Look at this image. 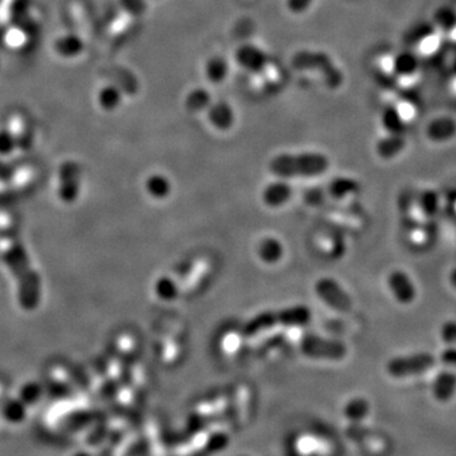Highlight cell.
I'll use <instances>...</instances> for the list:
<instances>
[{
  "mask_svg": "<svg viewBox=\"0 0 456 456\" xmlns=\"http://www.w3.org/2000/svg\"><path fill=\"white\" fill-rule=\"evenodd\" d=\"M432 396L440 403H446L454 398L456 393V373L451 369L442 370L432 382Z\"/></svg>",
  "mask_w": 456,
  "mask_h": 456,
  "instance_id": "9c48e42d",
  "label": "cell"
},
{
  "mask_svg": "<svg viewBox=\"0 0 456 456\" xmlns=\"http://www.w3.org/2000/svg\"><path fill=\"white\" fill-rule=\"evenodd\" d=\"M422 211H424L426 218L431 217L435 213L437 212V207H439V198L435 193H424L422 199L418 202Z\"/></svg>",
  "mask_w": 456,
  "mask_h": 456,
  "instance_id": "7402d4cb",
  "label": "cell"
},
{
  "mask_svg": "<svg viewBox=\"0 0 456 456\" xmlns=\"http://www.w3.org/2000/svg\"><path fill=\"white\" fill-rule=\"evenodd\" d=\"M292 189L282 181L273 183L266 187L264 190V202L270 205V207H280L290 198Z\"/></svg>",
  "mask_w": 456,
  "mask_h": 456,
  "instance_id": "7c38bea8",
  "label": "cell"
},
{
  "mask_svg": "<svg viewBox=\"0 0 456 456\" xmlns=\"http://www.w3.org/2000/svg\"><path fill=\"white\" fill-rule=\"evenodd\" d=\"M388 286L393 297L400 304H411L417 297L415 284L407 273L402 270L391 271L388 277Z\"/></svg>",
  "mask_w": 456,
  "mask_h": 456,
  "instance_id": "52a82bcc",
  "label": "cell"
},
{
  "mask_svg": "<svg viewBox=\"0 0 456 456\" xmlns=\"http://www.w3.org/2000/svg\"><path fill=\"white\" fill-rule=\"evenodd\" d=\"M148 193L155 198H165L170 193V183L163 175H152L146 183Z\"/></svg>",
  "mask_w": 456,
  "mask_h": 456,
  "instance_id": "ac0fdd59",
  "label": "cell"
},
{
  "mask_svg": "<svg viewBox=\"0 0 456 456\" xmlns=\"http://www.w3.org/2000/svg\"><path fill=\"white\" fill-rule=\"evenodd\" d=\"M331 196L341 199L345 196L356 194L358 193V184L355 181L349 179H337L332 181L330 187Z\"/></svg>",
  "mask_w": 456,
  "mask_h": 456,
  "instance_id": "ffe728a7",
  "label": "cell"
},
{
  "mask_svg": "<svg viewBox=\"0 0 456 456\" xmlns=\"http://www.w3.org/2000/svg\"><path fill=\"white\" fill-rule=\"evenodd\" d=\"M310 317L312 313L306 306H295L279 312H266L253 318L244 326V332L247 336H253L277 326V323H282L283 326H304L310 322Z\"/></svg>",
  "mask_w": 456,
  "mask_h": 456,
  "instance_id": "7a4b0ae2",
  "label": "cell"
},
{
  "mask_svg": "<svg viewBox=\"0 0 456 456\" xmlns=\"http://www.w3.org/2000/svg\"><path fill=\"white\" fill-rule=\"evenodd\" d=\"M73 456H93L90 455L89 453H87V451H78V453H75Z\"/></svg>",
  "mask_w": 456,
  "mask_h": 456,
  "instance_id": "1f68e13d",
  "label": "cell"
},
{
  "mask_svg": "<svg viewBox=\"0 0 456 456\" xmlns=\"http://www.w3.org/2000/svg\"><path fill=\"white\" fill-rule=\"evenodd\" d=\"M301 351L304 355L325 360H342L347 354L346 345L337 340H330L318 334H307L301 340Z\"/></svg>",
  "mask_w": 456,
  "mask_h": 456,
  "instance_id": "277c9868",
  "label": "cell"
},
{
  "mask_svg": "<svg viewBox=\"0 0 456 456\" xmlns=\"http://www.w3.org/2000/svg\"><path fill=\"white\" fill-rule=\"evenodd\" d=\"M211 102H212V99H211V94L208 93V90L196 88L187 94L185 106L190 112L198 113V112H202L204 109L209 108Z\"/></svg>",
  "mask_w": 456,
  "mask_h": 456,
  "instance_id": "9a60e30c",
  "label": "cell"
},
{
  "mask_svg": "<svg viewBox=\"0 0 456 456\" xmlns=\"http://www.w3.org/2000/svg\"><path fill=\"white\" fill-rule=\"evenodd\" d=\"M0 3H1V0H0Z\"/></svg>",
  "mask_w": 456,
  "mask_h": 456,
  "instance_id": "d6a6232c",
  "label": "cell"
},
{
  "mask_svg": "<svg viewBox=\"0 0 456 456\" xmlns=\"http://www.w3.org/2000/svg\"><path fill=\"white\" fill-rule=\"evenodd\" d=\"M28 0H14L13 5H12V18L13 21H16L18 23H21L27 14V9H28Z\"/></svg>",
  "mask_w": 456,
  "mask_h": 456,
  "instance_id": "cb8c5ba5",
  "label": "cell"
},
{
  "mask_svg": "<svg viewBox=\"0 0 456 456\" xmlns=\"http://www.w3.org/2000/svg\"><path fill=\"white\" fill-rule=\"evenodd\" d=\"M288 8L293 13H303L306 9L308 8L310 4V0H286Z\"/></svg>",
  "mask_w": 456,
  "mask_h": 456,
  "instance_id": "f1b7e54d",
  "label": "cell"
},
{
  "mask_svg": "<svg viewBox=\"0 0 456 456\" xmlns=\"http://www.w3.org/2000/svg\"><path fill=\"white\" fill-rule=\"evenodd\" d=\"M4 418L12 424H19L25 418V403L22 400H10L3 408Z\"/></svg>",
  "mask_w": 456,
  "mask_h": 456,
  "instance_id": "d6986e66",
  "label": "cell"
},
{
  "mask_svg": "<svg viewBox=\"0 0 456 456\" xmlns=\"http://www.w3.org/2000/svg\"><path fill=\"white\" fill-rule=\"evenodd\" d=\"M259 255L265 262H277L283 256V246L275 238H266L261 242Z\"/></svg>",
  "mask_w": 456,
  "mask_h": 456,
  "instance_id": "e0dca14e",
  "label": "cell"
},
{
  "mask_svg": "<svg viewBox=\"0 0 456 456\" xmlns=\"http://www.w3.org/2000/svg\"><path fill=\"white\" fill-rule=\"evenodd\" d=\"M316 293L330 308L337 312H349L352 307L349 294L331 277H322L318 280L316 283Z\"/></svg>",
  "mask_w": 456,
  "mask_h": 456,
  "instance_id": "5b68a950",
  "label": "cell"
},
{
  "mask_svg": "<svg viewBox=\"0 0 456 456\" xmlns=\"http://www.w3.org/2000/svg\"><path fill=\"white\" fill-rule=\"evenodd\" d=\"M54 47L58 56L64 57V58H73L82 54V49H84V41L78 34L69 33V34L57 38Z\"/></svg>",
  "mask_w": 456,
  "mask_h": 456,
  "instance_id": "8fae6325",
  "label": "cell"
},
{
  "mask_svg": "<svg viewBox=\"0 0 456 456\" xmlns=\"http://www.w3.org/2000/svg\"><path fill=\"white\" fill-rule=\"evenodd\" d=\"M450 282H451V284L454 285V288H456V268L450 274Z\"/></svg>",
  "mask_w": 456,
  "mask_h": 456,
  "instance_id": "4dcf8cb0",
  "label": "cell"
},
{
  "mask_svg": "<svg viewBox=\"0 0 456 456\" xmlns=\"http://www.w3.org/2000/svg\"><path fill=\"white\" fill-rule=\"evenodd\" d=\"M409 236H411V240H412L415 244H421L427 240V231H426L424 227H421V226H415V227L411 231Z\"/></svg>",
  "mask_w": 456,
  "mask_h": 456,
  "instance_id": "f546056e",
  "label": "cell"
},
{
  "mask_svg": "<svg viewBox=\"0 0 456 456\" xmlns=\"http://www.w3.org/2000/svg\"><path fill=\"white\" fill-rule=\"evenodd\" d=\"M122 8L130 16H142L147 9L146 0H119Z\"/></svg>",
  "mask_w": 456,
  "mask_h": 456,
  "instance_id": "603a6c76",
  "label": "cell"
},
{
  "mask_svg": "<svg viewBox=\"0 0 456 456\" xmlns=\"http://www.w3.org/2000/svg\"><path fill=\"white\" fill-rule=\"evenodd\" d=\"M40 396H41L40 388L36 384H31V385H27L22 389L21 399H22V402H25L27 404H30V403L32 404L37 399L40 398Z\"/></svg>",
  "mask_w": 456,
  "mask_h": 456,
  "instance_id": "4316f807",
  "label": "cell"
},
{
  "mask_svg": "<svg viewBox=\"0 0 456 456\" xmlns=\"http://www.w3.org/2000/svg\"><path fill=\"white\" fill-rule=\"evenodd\" d=\"M238 65L250 73H260L268 64V56L262 49L253 45H244L236 54Z\"/></svg>",
  "mask_w": 456,
  "mask_h": 456,
  "instance_id": "ba28073f",
  "label": "cell"
},
{
  "mask_svg": "<svg viewBox=\"0 0 456 456\" xmlns=\"http://www.w3.org/2000/svg\"><path fill=\"white\" fill-rule=\"evenodd\" d=\"M292 66L297 70H321L327 82L331 85H336L339 82V73L334 71L330 60L323 54L299 51L292 57Z\"/></svg>",
  "mask_w": 456,
  "mask_h": 456,
  "instance_id": "8992f818",
  "label": "cell"
},
{
  "mask_svg": "<svg viewBox=\"0 0 456 456\" xmlns=\"http://www.w3.org/2000/svg\"><path fill=\"white\" fill-rule=\"evenodd\" d=\"M328 165L326 156L321 154H284L271 160L270 171L280 178H308L323 174Z\"/></svg>",
  "mask_w": 456,
  "mask_h": 456,
  "instance_id": "6da1fadb",
  "label": "cell"
},
{
  "mask_svg": "<svg viewBox=\"0 0 456 456\" xmlns=\"http://www.w3.org/2000/svg\"><path fill=\"white\" fill-rule=\"evenodd\" d=\"M441 339L448 345L456 343V322H445L441 327Z\"/></svg>",
  "mask_w": 456,
  "mask_h": 456,
  "instance_id": "484cf974",
  "label": "cell"
},
{
  "mask_svg": "<svg viewBox=\"0 0 456 456\" xmlns=\"http://www.w3.org/2000/svg\"><path fill=\"white\" fill-rule=\"evenodd\" d=\"M441 363L445 367H450V369H455L456 367V346L451 345L446 347L445 350H442L440 355Z\"/></svg>",
  "mask_w": 456,
  "mask_h": 456,
  "instance_id": "83f0119b",
  "label": "cell"
},
{
  "mask_svg": "<svg viewBox=\"0 0 456 456\" xmlns=\"http://www.w3.org/2000/svg\"><path fill=\"white\" fill-rule=\"evenodd\" d=\"M436 360L429 352H418L403 356L391 358L387 363V373L391 378L403 379L415 375L424 374L426 372L431 370L435 367Z\"/></svg>",
  "mask_w": 456,
  "mask_h": 456,
  "instance_id": "3957f363",
  "label": "cell"
},
{
  "mask_svg": "<svg viewBox=\"0 0 456 456\" xmlns=\"http://www.w3.org/2000/svg\"><path fill=\"white\" fill-rule=\"evenodd\" d=\"M156 293L163 299V301H171L175 299L178 295V289L175 283L169 277H163L157 282L156 285Z\"/></svg>",
  "mask_w": 456,
  "mask_h": 456,
  "instance_id": "44dd1931",
  "label": "cell"
},
{
  "mask_svg": "<svg viewBox=\"0 0 456 456\" xmlns=\"http://www.w3.org/2000/svg\"><path fill=\"white\" fill-rule=\"evenodd\" d=\"M208 118L216 128L225 130L232 127L235 122V113L228 103L220 100L208 108Z\"/></svg>",
  "mask_w": 456,
  "mask_h": 456,
  "instance_id": "30bf717a",
  "label": "cell"
},
{
  "mask_svg": "<svg viewBox=\"0 0 456 456\" xmlns=\"http://www.w3.org/2000/svg\"><path fill=\"white\" fill-rule=\"evenodd\" d=\"M122 102V91L115 85H106L98 93L99 106L104 111H114Z\"/></svg>",
  "mask_w": 456,
  "mask_h": 456,
  "instance_id": "2e32d148",
  "label": "cell"
},
{
  "mask_svg": "<svg viewBox=\"0 0 456 456\" xmlns=\"http://www.w3.org/2000/svg\"><path fill=\"white\" fill-rule=\"evenodd\" d=\"M205 75L214 84L223 82L228 75V64L226 58L220 56L209 58V61L205 65Z\"/></svg>",
  "mask_w": 456,
  "mask_h": 456,
  "instance_id": "5bb4252c",
  "label": "cell"
},
{
  "mask_svg": "<svg viewBox=\"0 0 456 456\" xmlns=\"http://www.w3.org/2000/svg\"><path fill=\"white\" fill-rule=\"evenodd\" d=\"M16 145L13 135L8 130H0V154H9Z\"/></svg>",
  "mask_w": 456,
  "mask_h": 456,
  "instance_id": "d4e9b609",
  "label": "cell"
},
{
  "mask_svg": "<svg viewBox=\"0 0 456 456\" xmlns=\"http://www.w3.org/2000/svg\"><path fill=\"white\" fill-rule=\"evenodd\" d=\"M370 413V403L363 397H355L350 399L343 407V417H346L350 422L358 424L364 421Z\"/></svg>",
  "mask_w": 456,
  "mask_h": 456,
  "instance_id": "4fadbf2b",
  "label": "cell"
}]
</instances>
